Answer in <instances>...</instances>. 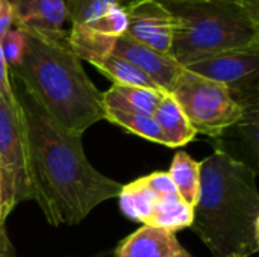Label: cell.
I'll list each match as a JSON object with an SVG mask.
<instances>
[{
	"label": "cell",
	"mask_w": 259,
	"mask_h": 257,
	"mask_svg": "<svg viewBox=\"0 0 259 257\" xmlns=\"http://www.w3.org/2000/svg\"><path fill=\"white\" fill-rule=\"evenodd\" d=\"M24 33L21 62L9 74L67 132H83L105 120L103 92L91 82L67 36L47 38Z\"/></svg>",
	"instance_id": "3"
},
{
	"label": "cell",
	"mask_w": 259,
	"mask_h": 257,
	"mask_svg": "<svg viewBox=\"0 0 259 257\" xmlns=\"http://www.w3.org/2000/svg\"><path fill=\"white\" fill-rule=\"evenodd\" d=\"M178 29L170 56L184 68L202 59L259 47V0H161Z\"/></svg>",
	"instance_id": "4"
},
{
	"label": "cell",
	"mask_w": 259,
	"mask_h": 257,
	"mask_svg": "<svg viewBox=\"0 0 259 257\" xmlns=\"http://www.w3.org/2000/svg\"><path fill=\"white\" fill-rule=\"evenodd\" d=\"M14 24V14L11 0H0V36Z\"/></svg>",
	"instance_id": "22"
},
{
	"label": "cell",
	"mask_w": 259,
	"mask_h": 257,
	"mask_svg": "<svg viewBox=\"0 0 259 257\" xmlns=\"http://www.w3.org/2000/svg\"><path fill=\"white\" fill-rule=\"evenodd\" d=\"M176 257H193V256H191V254H190V253H188V251L184 248V250H182V251H181V253H179V254H178Z\"/></svg>",
	"instance_id": "24"
},
{
	"label": "cell",
	"mask_w": 259,
	"mask_h": 257,
	"mask_svg": "<svg viewBox=\"0 0 259 257\" xmlns=\"http://www.w3.org/2000/svg\"><path fill=\"white\" fill-rule=\"evenodd\" d=\"M0 98H3L11 106L18 105V101H17V98L14 95L12 82H11V76H9V68H8L6 62H5V58L2 55V48H0Z\"/></svg>",
	"instance_id": "21"
},
{
	"label": "cell",
	"mask_w": 259,
	"mask_h": 257,
	"mask_svg": "<svg viewBox=\"0 0 259 257\" xmlns=\"http://www.w3.org/2000/svg\"><path fill=\"white\" fill-rule=\"evenodd\" d=\"M185 70L223 85L246 112L258 111L259 47L220 53Z\"/></svg>",
	"instance_id": "7"
},
{
	"label": "cell",
	"mask_w": 259,
	"mask_h": 257,
	"mask_svg": "<svg viewBox=\"0 0 259 257\" xmlns=\"http://www.w3.org/2000/svg\"><path fill=\"white\" fill-rule=\"evenodd\" d=\"M112 88L123 97V100L138 112L153 115L156 106L159 105L162 95L165 92L149 89V88H138V86H118L112 85Z\"/></svg>",
	"instance_id": "19"
},
{
	"label": "cell",
	"mask_w": 259,
	"mask_h": 257,
	"mask_svg": "<svg viewBox=\"0 0 259 257\" xmlns=\"http://www.w3.org/2000/svg\"><path fill=\"white\" fill-rule=\"evenodd\" d=\"M0 200L3 220L17 204L32 200L20 106L0 98Z\"/></svg>",
	"instance_id": "6"
},
{
	"label": "cell",
	"mask_w": 259,
	"mask_h": 257,
	"mask_svg": "<svg viewBox=\"0 0 259 257\" xmlns=\"http://www.w3.org/2000/svg\"><path fill=\"white\" fill-rule=\"evenodd\" d=\"M5 226V220H3V215H2V200H0V227Z\"/></svg>",
	"instance_id": "25"
},
{
	"label": "cell",
	"mask_w": 259,
	"mask_h": 257,
	"mask_svg": "<svg viewBox=\"0 0 259 257\" xmlns=\"http://www.w3.org/2000/svg\"><path fill=\"white\" fill-rule=\"evenodd\" d=\"M71 26H80L118 38L127 30V14L121 0H65Z\"/></svg>",
	"instance_id": "10"
},
{
	"label": "cell",
	"mask_w": 259,
	"mask_h": 257,
	"mask_svg": "<svg viewBox=\"0 0 259 257\" xmlns=\"http://www.w3.org/2000/svg\"><path fill=\"white\" fill-rule=\"evenodd\" d=\"M182 250L175 233L143 226L118 244L115 257H176Z\"/></svg>",
	"instance_id": "12"
},
{
	"label": "cell",
	"mask_w": 259,
	"mask_h": 257,
	"mask_svg": "<svg viewBox=\"0 0 259 257\" xmlns=\"http://www.w3.org/2000/svg\"><path fill=\"white\" fill-rule=\"evenodd\" d=\"M193 232L214 257H250L259 251L256 171L225 150L200 162V189Z\"/></svg>",
	"instance_id": "2"
},
{
	"label": "cell",
	"mask_w": 259,
	"mask_h": 257,
	"mask_svg": "<svg viewBox=\"0 0 259 257\" xmlns=\"http://www.w3.org/2000/svg\"><path fill=\"white\" fill-rule=\"evenodd\" d=\"M105 77H108L112 85L118 86H138V88H149L161 91L138 67L132 62L111 53L106 58L100 59L99 62L93 64Z\"/></svg>",
	"instance_id": "17"
},
{
	"label": "cell",
	"mask_w": 259,
	"mask_h": 257,
	"mask_svg": "<svg viewBox=\"0 0 259 257\" xmlns=\"http://www.w3.org/2000/svg\"><path fill=\"white\" fill-rule=\"evenodd\" d=\"M123 2H124V0H121V3H123Z\"/></svg>",
	"instance_id": "27"
},
{
	"label": "cell",
	"mask_w": 259,
	"mask_h": 257,
	"mask_svg": "<svg viewBox=\"0 0 259 257\" xmlns=\"http://www.w3.org/2000/svg\"><path fill=\"white\" fill-rule=\"evenodd\" d=\"M153 118L158 123L168 148L184 147L197 135L171 94L162 95L159 105L156 106Z\"/></svg>",
	"instance_id": "13"
},
{
	"label": "cell",
	"mask_w": 259,
	"mask_h": 257,
	"mask_svg": "<svg viewBox=\"0 0 259 257\" xmlns=\"http://www.w3.org/2000/svg\"><path fill=\"white\" fill-rule=\"evenodd\" d=\"M126 2H129V0H124V2H123V5H124V3H126Z\"/></svg>",
	"instance_id": "26"
},
{
	"label": "cell",
	"mask_w": 259,
	"mask_h": 257,
	"mask_svg": "<svg viewBox=\"0 0 259 257\" xmlns=\"http://www.w3.org/2000/svg\"><path fill=\"white\" fill-rule=\"evenodd\" d=\"M179 197L194 208L200 189V162L193 159L187 151H178L167 171Z\"/></svg>",
	"instance_id": "16"
},
{
	"label": "cell",
	"mask_w": 259,
	"mask_h": 257,
	"mask_svg": "<svg viewBox=\"0 0 259 257\" xmlns=\"http://www.w3.org/2000/svg\"><path fill=\"white\" fill-rule=\"evenodd\" d=\"M115 39L117 38L106 36L80 26H71L70 32H67V41L71 52L80 61H87L91 65L112 53Z\"/></svg>",
	"instance_id": "15"
},
{
	"label": "cell",
	"mask_w": 259,
	"mask_h": 257,
	"mask_svg": "<svg viewBox=\"0 0 259 257\" xmlns=\"http://www.w3.org/2000/svg\"><path fill=\"white\" fill-rule=\"evenodd\" d=\"M197 133L219 138L247 114L220 83L185 70L171 92Z\"/></svg>",
	"instance_id": "5"
},
{
	"label": "cell",
	"mask_w": 259,
	"mask_h": 257,
	"mask_svg": "<svg viewBox=\"0 0 259 257\" xmlns=\"http://www.w3.org/2000/svg\"><path fill=\"white\" fill-rule=\"evenodd\" d=\"M112 53L138 67L165 94L173 92L185 73V68L168 53L153 50L127 35H121L115 39Z\"/></svg>",
	"instance_id": "9"
},
{
	"label": "cell",
	"mask_w": 259,
	"mask_h": 257,
	"mask_svg": "<svg viewBox=\"0 0 259 257\" xmlns=\"http://www.w3.org/2000/svg\"><path fill=\"white\" fill-rule=\"evenodd\" d=\"M105 120L126 129L127 132L149 139L152 142L162 144L167 147L165 138L155 121L153 115L143 114V112H121V111H105Z\"/></svg>",
	"instance_id": "18"
},
{
	"label": "cell",
	"mask_w": 259,
	"mask_h": 257,
	"mask_svg": "<svg viewBox=\"0 0 259 257\" xmlns=\"http://www.w3.org/2000/svg\"><path fill=\"white\" fill-rule=\"evenodd\" d=\"M14 24L21 32L47 38H65L68 23L65 0H11Z\"/></svg>",
	"instance_id": "11"
},
{
	"label": "cell",
	"mask_w": 259,
	"mask_h": 257,
	"mask_svg": "<svg viewBox=\"0 0 259 257\" xmlns=\"http://www.w3.org/2000/svg\"><path fill=\"white\" fill-rule=\"evenodd\" d=\"M12 89L21 112L32 200L49 224H79L96 206L118 197L123 185L90 164L82 136L64 130L17 80Z\"/></svg>",
	"instance_id": "1"
},
{
	"label": "cell",
	"mask_w": 259,
	"mask_h": 257,
	"mask_svg": "<svg viewBox=\"0 0 259 257\" xmlns=\"http://www.w3.org/2000/svg\"><path fill=\"white\" fill-rule=\"evenodd\" d=\"M0 257H18L6 233V227H0Z\"/></svg>",
	"instance_id": "23"
},
{
	"label": "cell",
	"mask_w": 259,
	"mask_h": 257,
	"mask_svg": "<svg viewBox=\"0 0 259 257\" xmlns=\"http://www.w3.org/2000/svg\"><path fill=\"white\" fill-rule=\"evenodd\" d=\"M0 48L2 55L5 58V62L9 70L15 68L24 53V33L20 29L11 27L8 32H5L0 36Z\"/></svg>",
	"instance_id": "20"
},
{
	"label": "cell",
	"mask_w": 259,
	"mask_h": 257,
	"mask_svg": "<svg viewBox=\"0 0 259 257\" xmlns=\"http://www.w3.org/2000/svg\"><path fill=\"white\" fill-rule=\"evenodd\" d=\"M193 223V208L188 206L178 192L159 194L156 197L150 220L146 226L164 229L176 233L190 227Z\"/></svg>",
	"instance_id": "14"
},
{
	"label": "cell",
	"mask_w": 259,
	"mask_h": 257,
	"mask_svg": "<svg viewBox=\"0 0 259 257\" xmlns=\"http://www.w3.org/2000/svg\"><path fill=\"white\" fill-rule=\"evenodd\" d=\"M127 30L124 35L162 53H170L178 21L161 0H129L124 3Z\"/></svg>",
	"instance_id": "8"
}]
</instances>
